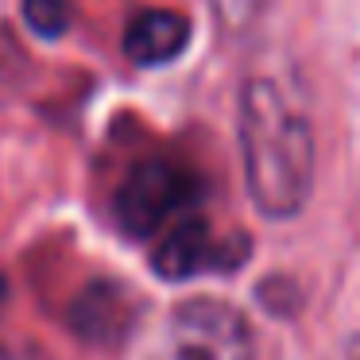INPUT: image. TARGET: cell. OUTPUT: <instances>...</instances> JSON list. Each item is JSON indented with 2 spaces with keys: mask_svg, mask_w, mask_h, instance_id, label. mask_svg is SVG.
<instances>
[{
  "mask_svg": "<svg viewBox=\"0 0 360 360\" xmlns=\"http://www.w3.org/2000/svg\"><path fill=\"white\" fill-rule=\"evenodd\" d=\"M240 151L256 210L295 217L314 190V132L271 78H252L240 94Z\"/></svg>",
  "mask_w": 360,
  "mask_h": 360,
  "instance_id": "cell-1",
  "label": "cell"
},
{
  "mask_svg": "<svg viewBox=\"0 0 360 360\" xmlns=\"http://www.w3.org/2000/svg\"><path fill=\"white\" fill-rule=\"evenodd\" d=\"M163 360H252L248 321L221 298H186L167 321Z\"/></svg>",
  "mask_w": 360,
  "mask_h": 360,
  "instance_id": "cell-2",
  "label": "cell"
},
{
  "mask_svg": "<svg viewBox=\"0 0 360 360\" xmlns=\"http://www.w3.org/2000/svg\"><path fill=\"white\" fill-rule=\"evenodd\" d=\"M202 198V182L194 171L167 159H143L128 171L117 194V217L128 236H151Z\"/></svg>",
  "mask_w": 360,
  "mask_h": 360,
  "instance_id": "cell-3",
  "label": "cell"
},
{
  "mask_svg": "<svg viewBox=\"0 0 360 360\" xmlns=\"http://www.w3.org/2000/svg\"><path fill=\"white\" fill-rule=\"evenodd\" d=\"M244 256H248V240L240 233L225 236V240H213L210 225L202 217H182L179 225H171V233L155 248L151 267L163 279L182 283L205 271H233V267L244 264Z\"/></svg>",
  "mask_w": 360,
  "mask_h": 360,
  "instance_id": "cell-4",
  "label": "cell"
},
{
  "mask_svg": "<svg viewBox=\"0 0 360 360\" xmlns=\"http://www.w3.org/2000/svg\"><path fill=\"white\" fill-rule=\"evenodd\" d=\"M190 47V20L171 8H143L124 27V55L136 66H167Z\"/></svg>",
  "mask_w": 360,
  "mask_h": 360,
  "instance_id": "cell-5",
  "label": "cell"
},
{
  "mask_svg": "<svg viewBox=\"0 0 360 360\" xmlns=\"http://www.w3.org/2000/svg\"><path fill=\"white\" fill-rule=\"evenodd\" d=\"M74 326H78L82 337H89V341H109L117 329L128 326L124 318V302H120V295L112 287H101V283H94V287L86 290V295L78 298V306H74Z\"/></svg>",
  "mask_w": 360,
  "mask_h": 360,
  "instance_id": "cell-6",
  "label": "cell"
},
{
  "mask_svg": "<svg viewBox=\"0 0 360 360\" xmlns=\"http://www.w3.org/2000/svg\"><path fill=\"white\" fill-rule=\"evenodd\" d=\"M24 20L39 39H58L70 27L66 0H24Z\"/></svg>",
  "mask_w": 360,
  "mask_h": 360,
  "instance_id": "cell-7",
  "label": "cell"
},
{
  "mask_svg": "<svg viewBox=\"0 0 360 360\" xmlns=\"http://www.w3.org/2000/svg\"><path fill=\"white\" fill-rule=\"evenodd\" d=\"M4 302H8V279L0 275V310H4Z\"/></svg>",
  "mask_w": 360,
  "mask_h": 360,
  "instance_id": "cell-8",
  "label": "cell"
},
{
  "mask_svg": "<svg viewBox=\"0 0 360 360\" xmlns=\"http://www.w3.org/2000/svg\"><path fill=\"white\" fill-rule=\"evenodd\" d=\"M352 360H360V352H356V356H352Z\"/></svg>",
  "mask_w": 360,
  "mask_h": 360,
  "instance_id": "cell-9",
  "label": "cell"
}]
</instances>
